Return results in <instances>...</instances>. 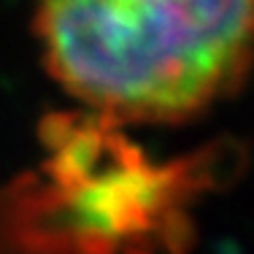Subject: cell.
I'll list each match as a JSON object with an SVG mask.
<instances>
[{"instance_id": "obj_1", "label": "cell", "mask_w": 254, "mask_h": 254, "mask_svg": "<svg viewBox=\"0 0 254 254\" xmlns=\"http://www.w3.org/2000/svg\"><path fill=\"white\" fill-rule=\"evenodd\" d=\"M52 76L132 122L203 111L249 70L254 0H35Z\"/></svg>"}]
</instances>
